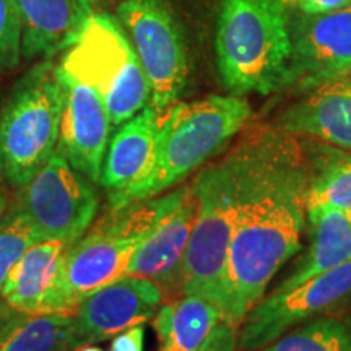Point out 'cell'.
I'll return each instance as SVG.
<instances>
[{
	"instance_id": "1",
	"label": "cell",
	"mask_w": 351,
	"mask_h": 351,
	"mask_svg": "<svg viewBox=\"0 0 351 351\" xmlns=\"http://www.w3.org/2000/svg\"><path fill=\"white\" fill-rule=\"evenodd\" d=\"M249 166L232 234L221 320L239 328L278 270L301 251L313 158L298 135L276 127L247 135Z\"/></svg>"
},
{
	"instance_id": "2",
	"label": "cell",
	"mask_w": 351,
	"mask_h": 351,
	"mask_svg": "<svg viewBox=\"0 0 351 351\" xmlns=\"http://www.w3.org/2000/svg\"><path fill=\"white\" fill-rule=\"evenodd\" d=\"M191 192L192 184L153 199L109 208L69 249L41 314H73L83 300L121 278L140 244Z\"/></svg>"
},
{
	"instance_id": "3",
	"label": "cell",
	"mask_w": 351,
	"mask_h": 351,
	"mask_svg": "<svg viewBox=\"0 0 351 351\" xmlns=\"http://www.w3.org/2000/svg\"><path fill=\"white\" fill-rule=\"evenodd\" d=\"M249 117L251 104L243 96L210 95L173 104L160 116L150 166L125 191L108 195L109 207L166 194L221 152Z\"/></svg>"
},
{
	"instance_id": "4",
	"label": "cell",
	"mask_w": 351,
	"mask_h": 351,
	"mask_svg": "<svg viewBox=\"0 0 351 351\" xmlns=\"http://www.w3.org/2000/svg\"><path fill=\"white\" fill-rule=\"evenodd\" d=\"M215 56L219 80L231 95L282 90L293 56L287 7L280 0H221Z\"/></svg>"
},
{
	"instance_id": "5",
	"label": "cell",
	"mask_w": 351,
	"mask_h": 351,
	"mask_svg": "<svg viewBox=\"0 0 351 351\" xmlns=\"http://www.w3.org/2000/svg\"><path fill=\"white\" fill-rule=\"evenodd\" d=\"M249 138L244 137L221 160L195 176V219L184 257L182 296H197L221 306L228 252L238 223L245 174Z\"/></svg>"
},
{
	"instance_id": "6",
	"label": "cell",
	"mask_w": 351,
	"mask_h": 351,
	"mask_svg": "<svg viewBox=\"0 0 351 351\" xmlns=\"http://www.w3.org/2000/svg\"><path fill=\"white\" fill-rule=\"evenodd\" d=\"M64 88L59 65L39 60L23 73L0 111V178L20 189L59 145Z\"/></svg>"
},
{
	"instance_id": "7",
	"label": "cell",
	"mask_w": 351,
	"mask_h": 351,
	"mask_svg": "<svg viewBox=\"0 0 351 351\" xmlns=\"http://www.w3.org/2000/svg\"><path fill=\"white\" fill-rule=\"evenodd\" d=\"M60 69L98 93L112 125L132 119L152 103L140 59L117 16L95 12L64 51Z\"/></svg>"
},
{
	"instance_id": "8",
	"label": "cell",
	"mask_w": 351,
	"mask_h": 351,
	"mask_svg": "<svg viewBox=\"0 0 351 351\" xmlns=\"http://www.w3.org/2000/svg\"><path fill=\"white\" fill-rule=\"evenodd\" d=\"M96 184L70 165L60 143L46 165L16 189L13 205L29 219L41 239L75 244L99 210Z\"/></svg>"
},
{
	"instance_id": "9",
	"label": "cell",
	"mask_w": 351,
	"mask_h": 351,
	"mask_svg": "<svg viewBox=\"0 0 351 351\" xmlns=\"http://www.w3.org/2000/svg\"><path fill=\"white\" fill-rule=\"evenodd\" d=\"M117 20L150 83V104L165 112L178 103L189 80V56L181 26L166 0H122Z\"/></svg>"
},
{
	"instance_id": "10",
	"label": "cell",
	"mask_w": 351,
	"mask_h": 351,
	"mask_svg": "<svg viewBox=\"0 0 351 351\" xmlns=\"http://www.w3.org/2000/svg\"><path fill=\"white\" fill-rule=\"evenodd\" d=\"M351 298V261L287 291L262 298L241 324L239 348L256 351Z\"/></svg>"
},
{
	"instance_id": "11",
	"label": "cell",
	"mask_w": 351,
	"mask_h": 351,
	"mask_svg": "<svg viewBox=\"0 0 351 351\" xmlns=\"http://www.w3.org/2000/svg\"><path fill=\"white\" fill-rule=\"evenodd\" d=\"M287 86L315 88L351 77V3L322 15H304L291 29Z\"/></svg>"
},
{
	"instance_id": "12",
	"label": "cell",
	"mask_w": 351,
	"mask_h": 351,
	"mask_svg": "<svg viewBox=\"0 0 351 351\" xmlns=\"http://www.w3.org/2000/svg\"><path fill=\"white\" fill-rule=\"evenodd\" d=\"M166 300L152 280L122 275L80 302L73 313V350L103 341L155 317Z\"/></svg>"
},
{
	"instance_id": "13",
	"label": "cell",
	"mask_w": 351,
	"mask_h": 351,
	"mask_svg": "<svg viewBox=\"0 0 351 351\" xmlns=\"http://www.w3.org/2000/svg\"><path fill=\"white\" fill-rule=\"evenodd\" d=\"M64 109L59 143L70 165L99 186L103 161L111 138V119L98 93L59 67Z\"/></svg>"
},
{
	"instance_id": "14",
	"label": "cell",
	"mask_w": 351,
	"mask_h": 351,
	"mask_svg": "<svg viewBox=\"0 0 351 351\" xmlns=\"http://www.w3.org/2000/svg\"><path fill=\"white\" fill-rule=\"evenodd\" d=\"M195 207L192 189L182 204L161 219L140 244L124 275L152 280L163 289L165 296L181 293L184 257L195 219Z\"/></svg>"
},
{
	"instance_id": "15",
	"label": "cell",
	"mask_w": 351,
	"mask_h": 351,
	"mask_svg": "<svg viewBox=\"0 0 351 351\" xmlns=\"http://www.w3.org/2000/svg\"><path fill=\"white\" fill-rule=\"evenodd\" d=\"M23 23L21 57L51 59L72 46L98 0H15Z\"/></svg>"
},
{
	"instance_id": "16",
	"label": "cell",
	"mask_w": 351,
	"mask_h": 351,
	"mask_svg": "<svg viewBox=\"0 0 351 351\" xmlns=\"http://www.w3.org/2000/svg\"><path fill=\"white\" fill-rule=\"evenodd\" d=\"M309 244L275 291H287L351 261V210L314 205L307 208Z\"/></svg>"
},
{
	"instance_id": "17",
	"label": "cell",
	"mask_w": 351,
	"mask_h": 351,
	"mask_svg": "<svg viewBox=\"0 0 351 351\" xmlns=\"http://www.w3.org/2000/svg\"><path fill=\"white\" fill-rule=\"evenodd\" d=\"M278 127L351 150V91L337 82L315 88L280 114Z\"/></svg>"
},
{
	"instance_id": "18",
	"label": "cell",
	"mask_w": 351,
	"mask_h": 351,
	"mask_svg": "<svg viewBox=\"0 0 351 351\" xmlns=\"http://www.w3.org/2000/svg\"><path fill=\"white\" fill-rule=\"evenodd\" d=\"M160 116L161 112L148 104L132 119L121 124L109 138L99 179V186L108 195L125 191L150 166Z\"/></svg>"
},
{
	"instance_id": "19",
	"label": "cell",
	"mask_w": 351,
	"mask_h": 351,
	"mask_svg": "<svg viewBox=\"0 0 351 351\" xmlns=\"http://www.w3.org/2000/svg\"><path fill=\"white\" fill-rule=\"evenodd\" d=\"M72 245L59 239L33 244L8 274L0 293L2 304L16 313L41 314Z\"/></svg>"
},
{
	"instance_id": "20",
	"label": "cell",
	"mask_w": 351,
	"mask_h": 351,
	"mask_svg": "<svg viewBox=\"0 0 351 351\" xmlns=\"http://www.w3.org/2000/svg\"><path fill=\"white\" fill-rule=\"evenodd\" d=\"M219 320V307L197 296L161 304L153 320L160 351H199Z\"/></svg>"
},
{
	"instance_id": "21",
	"label": "cell",
	"mask_w": 351,
	"mask_h": 351,
	"mask_svg": "<svg viewBox=\"0 0 351 351\" xmlns=\"http://www.w3.org/2000/svg\"><path fill=\"white\" fill-rule=\"evenodd\" d=\"M73 314H23L0 306V351H73Z\"/></svg>"
},
{
	"instance_id": "22",
	"label": "cell",
	"mask_w": 351,
	"mask_h": 351,
	"mask_svg": "<svg viewBox=\"0 0 351 351\" xmlns=\"http://www.w3.org/2000/svg\"><path fill=\"white\" fill-rule=\"evenodd\" d=\"M261 351H351V319L319 315L283 333Z\"/></svg>"
},
{
	"instance_id": "23",
	"label": "cell",
	"mask_w": 351,
	"mask_h": 351,
	"mask_svg": "<svg viewBox=\"0 0 351 351\" xmlns=\"http://www.w3.org/2000/svg\"><path fill=\"white\" fill-rule=\"evenodd\" d=\"M332 205L351 210V153L324 152L313 165L307 208Z\"/></svg>"
},
{
	"instance_id": "24",
	"label": "cell",
	"mask_w": 351,
	"mask_h": 351,
	"mask_svg": "<svg viewBox=\"0 0 351 351\" xmlns=\"http://www.w3.org/2000/svg\"><path fill=\"white\" fill-rule=\"evenodd\" d=\"M38 241H41V236L29 219L12 204L0 217V293L15 263Z\"/></svg>"
},
{
	"instance_id": "25",
	"label": "cell",
	"mask_w": 351,
	"mask_h": 351,
	"mask_svg": "<svg viewBox=\"0 0 351 351\" xmlns=\"http://www.w3.org/2000/svg\"><path fill=\"white\" fill-rule=\"evenodd\" d=\"M23 23L15 0H0V72L15 69L21 59Z\"/></svg>"
},
{
	"instance_id": "26",
	"label": "cell",
	"mask_w": 351,
	"mask_h": 351,
	"mask_svg": "<svg viewBox=\"0 0 351 351\" xmlns=\"http://www.w3.org/2000/svg\"><path fill=\"white\" fill-rule=\"evenodd\" d=\"M280 2L287 8H295L304 15H322L346 7L351 0H280Z\"/></svg>"
},
{
	"instance_id": "27",
	"label": "cell",
	"mask_w": 351,
	"mask_h": 351,
	"mask_svg": "<svg viewBox=\"0 0 351 351\" xmlns=\"http://www.w3.org/2000/svg\"><path fill=\"white\" fill-rule=\"evenodd\" d=\"M145 350V327L143 324L129 327L114 335L109 351H143Z\"/></svg>"
},
{
	"instance_id": "28",
	"label": "cell",
	"mask_w": 351,
	"mask_h": 351,
	"mask_svg": "<svg viewBox=\"0 0 351 351\" xmlns=\"http://www.w3.org/2000/svg\"><path fill=\"white\" fill-rule=\"evenodd\" d=\"M8 208V202H7V194L5 191H3L2 187V182H0V217H2L3 212Z\"/></svg>"
},
{
	"instance_id": "29",
	"label": "cell",
	"mask_w": 351,
	"mask_h": 351,
	"mask_svg": "<svg viewBox=\"0 0 351 351\" xmlns=\"http://www.w3.org/2000/svg\"><path fill=\"white\" fill-rule=\"evenodd\" d=\"M73 351H104L98 348V346H93V345H85V346H80V348L73 350Z\"/></svg>"
},
{
	"instance_id": "30",
	"label": "cell",
	"mask_w": 351,
	"mask_h": 351,
	"mask_svg": "<svg viewBox=\"0 0 351 351\" xmlns=\"http://www.w3.org/2000/svg\"><path fill=\"white\" fill-rule=\"evenodd\" d=\"M337 83H340L341 86H343V88H346V90H350V91H351V77H348V78H343V80H339Z\"/></svg>"
}]
</instances>
